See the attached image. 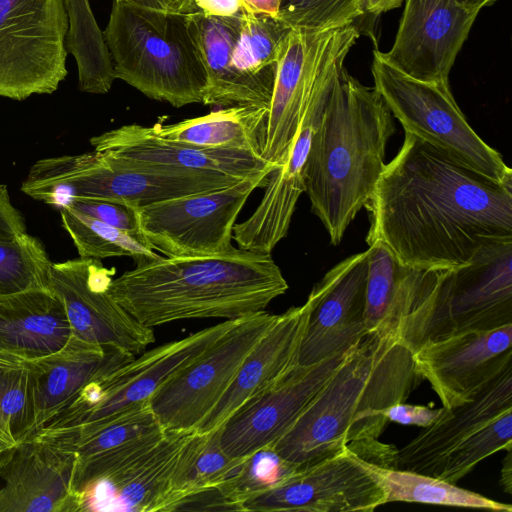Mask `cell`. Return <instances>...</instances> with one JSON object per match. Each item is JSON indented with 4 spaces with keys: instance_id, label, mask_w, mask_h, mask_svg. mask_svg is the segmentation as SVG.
<instances>
[{
    "instance_id": "cell-1",
    "label": "cell",
    "mask_w": 512,
    "mask_h": 512,
    "mask_svg": "<svg viewBox=\"0 0 512 512\" xmlns=\"http://www.w3.org/2000/svg\"><path fill=\"white\" fill-rule=\"evenodd\" d=\"M369 244L428 271L469 264L483 247L512 241V181L497 182L405 132L365 205Z\"/></svg>"
},
{
    "instance_id": "cell-2",
    "label": "cell",
    "mask_w": 512,
    "mask_h": 512,
    "mask_svg": "<svg viewBox=\"0 0 512 512\" xmlns=\"http://www.w3.org/2000/svg\"><path fill=\"white\" fill-rule=\"evenodd\" d=\"M288 289L271 253L235 248L222 255L162 257L112 279L109 292L147 327L225 320L265 311Z\"/></svg>"
},
{
    "instance_id": "cell-3",
    "label": "cell",
    "mask_w": 512,
    "mask_h": 512,
    "mask_svg": "<svg viewBox=\"0 0 512 512\" xmlns=\"http://www.w3.org/2000/svg\"><path fill=\"white\" fill-rule=\"evenodd\" d=\"M421 378L413 353L396 336L369 333L272 447L304 466L353 441L377 439L389 423L387 409L404 402Z\"/></svg>"
},
{
    "instance_id": "cell-4",
    "label": "cell",
    "mask_w": 512,
    "mask_h": 512,
    "mask_svg": "<svg viewBox=\"0 0 512 512\" xmlns=\"http://www.w3.org/2000/svg\"><path fill=\"white\" fill-rule=\"evenodd\" d=\"M395 126L382 97L342 70L328 96L309 152L305 192L338 245L369 201L384 169Z\"/></svg>"
},
{
    "instance_id": "cell-5",
    "label": "cell",
    "mask_w": 512,
    "mask_h": 512,
    "mask_svg": "<svg viewBox=\"0 0 512 512\" xmlns=\"http://www.w3.org/2000/svg\"><path fill=\"white\" fill-rule=\"evenodd\" d=\"M102 35L115 79L177 108L202 103L206 74L186 13L112 0Z\"/></svg>"
},
{
    "instance_id": "cell-6",
    "label": "cell",
    "mask_w": 512,
    "mask_h": 512,
    "mask_svg": "<svg viewBox=\"0 0 512 512\" xmlns=\"http://www.w3.org/2000/svg\"><path fill=\"white\" fill-rule=\"evenodd\" d=\"M241 179L214 171L146 164L94 150L38 160L21 190L60 207L73 198H86L138 208L224 188Z\"/></svg>"
},
{
    "instance_id": "cell-7",
    "label": "cell",
    "mask_w": 512,
    "mask_h": 512,
    "mask_svg": "<svg viewBox=\"0 0 512 512\" xmlns=\"http://www.w3.org/2000/svg\"><path fill=\"white\" fill-rule=\"evenodd\" d=\"M512 324V241L487 245L472 261L438 271L396 337L412 352L458 334Z\"/></svg>"
},
{
    "instance_id": "cell-8",
    "label": "cell",
    "mask_w": 512,
    "mask_h": 512,
    "mask_svg": "<svg viewBox=\"0 0 512 512\" xmlns=\"http://www.w3.org/2000/svg\"><path fill=\"white\" fill-rule=\"evenodd\" d=\"M353 24L327 30L291 28L278 59L261 158L278 168L312 102L328 93L359 38Z\"/></svg>"
},
{
    "instance_id": "cell-9",
    "label": "cell",
    "mask_w": 512,
    "mask_h": 512,
    "mask_svg": "<svg viewBox=\"0 0 512 512\" xmlns=\"http://www.w3.org/2000/svg\"><path fill=\"white\" fill-rule=\"evenodd\" d=\"M374 89L404 131L497 182L512 181L501 155L472 129L457 105L448 81L413 78L373 51Z\"/></svg>"
},
{
    "instance_id": "cell-10",
    "label": "cell",
    "mask_w": 512,
    "mask_h": 512,
    "mask_svg": "<svg viewBox=\"0 0 512 512\" xmlns=\"http://www.w3.org/2000/svg\"><path fill=\"white\" fill-rule=\"evenodd\" d=\"M236 320H224L185 338L144 351L114 371L91 380L31 437L64 438L133 406L148 403L174 373L232 327Z\"/></svg>"
},
{
    "instance_id": "cell-11",
    "label": "cell",
    "mask_w": 512,
    "mask_h": 512,
    "mask_svg": "<svg viewBox=\"0 0 512 512\" xmlns=\"http://www.w3.org/2000/svg\"><path fill=\"white\" fill-rule=\"evenodd\" d=\"M65 0H0V97L52 94L66 78Z\"/></svg>"
},
{
    "instance_id": "cell-12",
    "label": "cell",
    "mask_w": 512,
    "mask_h": 512,
    "mask_svg": "<svg viewBox=\"0 0 512 512\" xmlns=\"http://www.w3.org/2000/svg\"><path fill=\"white\" fill-rule=\"evenodd\" d=\"M263 170L233 185L172 198L136 208L139 229L147 244L166 257L226 254L236 219L250 194L267 183Z\"/></svg>"
},
{
    "instance_id": "cell-13",
    "label": "cell",
    "mask_w": 512,
    "mask_h": 512,
    "mask_svg": "<svg viewBox=\"0 0 512 512\" xmlns=\"http://www.w3.org/2000/svg\"><path fill=\"white\" fill-rule=\"evenodd\" d=\"M265 311L238 318L149 399L159 424L170 431H196L233 381L242 362L276 320Z\"/></svg>"
},
{
    "instance_id": "cell-14",
    "label": "cell",
    "mask_w": 512,
    "mask_h": 512,
    "mask_svg": "<svg viewBox=\"0 0 512 512\" xmlns=\"http://www.w3.org/2000/svg\"><path fill=\"white\" fill-rule=\"evenodd\" d=\"M114 274V268L95 258L52 263L49 288L64 304L71 335L136 356L155 341V334L110 294Z\"/></svg>"
},
{
    "instance_id": "cell-15",
    "label": "cell",
    "mask_w": 512,
    "mask_h": 512,
    "mask_svg": "<svg viewBox=\"0 0 512 512\" xmlns=\"http://www.w3.org/2000/svg\"><path fill=\"white\" fill-rule=\"evenodd\" d=\"M386 504L385 493L348 447L313 464L298 466L275 487L253 496L244 511L372 512Z\"/></svg>"
},
{
    "instance_id": "cell-16",
    "label": "cell",
    "mask_w": 512,
    "mask_h": 512,
    "mask_svg": "<svg viewBox=\"0 0 512 512\" xmlns=\"http://www.w3.org/2000/svg\"><path fill=\"white\" fill-rule=\"evenodd\" d=\"M350 350L313 365H296L280 380L243 403L220 426L222 449L230 457L244 458L261 448L273 446Z\"/></svg>"
},
{
    "instance_id": "cell-17",
    "label": "cell",
    "mask_w": 512,
    "mask_h": 512,
    "mask_svg": "<svg viewBox=\"0 0 512 512\" xmlns=\"http://www.w3.org/2000/svg\"><path fill=\"white\" fill-rule=\"evenodd\" d=\"M367 250L335 265L310 294V312L298 352L309 366L356 346L367 334L364 322Z\"/></svg>"
},
{
    "instance_id": "cell-18",
    "label": "cell",
    "mask_w": 512,
    "mask_h": 512,
    "mask_svg": "<svg viewBox=\"0 0 512 512\" xmlns=\"http://www.w3.org/2000/svg\"><path fill=\"white\" fill-rule=\"evenodd\" d=\"M394 43L381 56L405 74L448 81L455 59L478 12L455 0H404Z\"/></svg>"
},
{
    "instance_id": "cell-19",
    "label": "cell",
    "mask_w": 512,
    "mask_h": 512,
    "mask_svg": "<svg viewBox=\"0 0 512 512\" xmlns=\"http://www.w3.org/2000/svg\"><path fill=\"white\" fill-rule=\"evenodd\" d=\"M76 455L31 437L0 452V512H80Z\"/></svg>"
},
{
    "instance_id": "cell-20",
    "label": "cell",
    "mask_w": 512,
    "mask_h": 512,
    "mask_svg": "<svg viewBox=\"0 0 512 512\" xmlns=\"http://www.w3.org/2000/svg\"><path fill=\"white\" fill-rule=\"evenodd\" d=\"M413 359L443 407L457 406L512 362V324L426 343L413 353Z\"/></svg>"
},
{
    "instance_id": "cell-21",
    "label": "cell",
    "mask_w": 512,
    "mask_h": 512,
    "mask_svg": "<svg viewBox=\"0 0 512 512\" xmlns=\"http://www.w3.org/2000/svg\"><path fill=\"white\" fill-rule=\"evenodd\" d=\"M331 90L310 105L282 164L269 174L257 208L244 222L234 225L232 239L238 248L271 253L286 237L297 201L305 191L312 139Z\"/></svg>"
},
{
    "instance_id": "cell-22",
    "label": "cell",
    "mask_w": 512,
    "mask_h": 512,
    "mask_svg": "<svg viewBox=\"0 0 512 512\" xmlns=\"http://www.w3.org/2000/svg\"><path fill=\"white\" fill-rule=\"evenodd\" d=\"M194 431H170L149 453L85 487L80 512H168L182 451Z\"/></svg>"
},
{
    "instance_id": "cell-23",
    "label": "cell",
    "mask_w": 512,
    "mask_h": 512,
    "mask_svg": "<svg viewBox=\"0 0 512 512\" xmlns=\"http://www.w3.org/2000/svg\"><path fill=\"white\" fill-rule=\"evenodd\" d=\"M512 409V362L490 377L469 400L444 408L438 419L401 449L395 469L432 476L443 458L467 436Z\"/></svg>"
},
{
    "instance_id": "cell-24",
    "label": "cell",
    "mask_w": 512,
    "mask_h": 512,
    "mask_svg": "<svg viewBox=\"0 0 512 512\" xmlns=\"http://www.w3.org/2000/svg\"><path fill=\"white\" fill-rule=\"evenodd\" d=\"M310 312V301L282 314L239 367L233 381L196 432L219 428L243 403L280 380L298 365V352Z\"/></svg>"
},
{
    "instance_id": "cell-25",
    "label": "cell",
    "mask_w": 512,
    "mask_h": 512,
    "mask_svg": "<svg viewBox=\"0 0 512 512\" xmlns=\"http://www.w3.org/2000/svg\"><path fill=\"white\" fill-rule=\"evenodd\" d=\"M95 151L155 165L223 173L245 178L274 170L259 154L244 149L206 148L161 137L155 129L139 124L123 125L90 139Z\"/></svg>"
},
{
    "instance_id": "cell-26",
    "label": "cell",
    "mask_w": 512,
    "mask_h": 512,
    "mask_svg": "<svg viewBox=\"0 0 512 512\" xmlns=\"http://www.w3.org/2000/svg\"><path fill=\"white\" fill-rule=\"evenodd\" d=\"M134 357L117 347L89 343L71 335L60 350L27 361L34 402V425L29 437L60 412L88 382L114 371Z\"/></svg>"
},
{
    "instance_id": "cell-27",
    "label": "cell",
    "mask_w": 512,
    "mask_h": 512,
    "mask_svg": "<svg viewBox=\"0 0 512 512\" xmlns=\"http://www.w3.org/2000/svg\"><path fill=\"white\" fill-rule=\"evenodd\" d=\"M186 17L206 74L202 103L220 107H269L273 82L244 74L234 65L240 15L206 17L194 11L186 13Z\"/></svg>"
},
{
    "instance_id": "cell-28",
    "label": "cell",
    "mask_w": 512,
    "mask_h": 512,
    "mask_svg": "<svg viewBox=\"0 0 512 512\" xmlns=\"http://www.w3.org/2000/svg\"><path fill=\"white\" fill-rule=\"evenodd\" d=\"M70 336L64 304L50 288L0 295V359L32 361L60 350Z\"/></svg>"
},
{
    "instance_id": "cell-29",
    "label": "cell",
    "mask_w": 512,
    "mask_h": 512,
    "mask_svg": "<svg viewBox=\"0 0 512 512\" xmlns=\"http://www.w3.org/2000/svg\"><path fill=\"white\" fill-rule=\"evenodd\" d=\"M364 322L369 333L396 336L401 321L414 308L438 271L402 265L381 242L367 249Z\"/></svg>"
},
{
    "instance_id": "cell-30",
    "label": "cell",
    "mask_w": 512,
    "mask_h": 512,
    "mask_svg": "<svg viewBox=\"0 0 512 512\" xmlns=\"http://www.w3.org/2000/svg\"><path fill=\"white\" fill-rule=\"evenodd\" d=\"M268 107L230 106L173 124L156 123L163 138L206 148L253 151L261 156Z\"/></svg>"
},
{
    "instance_id": "cell-31",
    "label": "cell",
    "mask_w": 512,
    "mask_h": 512,
    "mask_svg": "<svg viewBox=\"0 0 512 512\" xmlns=\"http://www.w3.org/2000/svg\"><path fill=\"white\" fill-rule=\"evenodd\" d=\"M362 462L381 485L385 493L386 504L400 501L505 512L512 511V506L509 504L494 501L437 477L381 467L364 460Z\"/></svg>"
},
{
    "instance_id": "cell-32",
    "label": "cell",
    "mask_w": 512,
    "mask_h": 512,
    "mask_svg": "<svg viewBox=\"0 0 512 512\" xmlns=\"http://www.w3.org/2000/svg\"><path fill=\"white\" fill-rule=\"evenodd\" d=\"M60 215L63 228L82 258L128 256L142 265L160 257L141 235L120 230L67 205L61 207Z\"/></svg>"
},
{
    "instance_id": "cell-33",
    "label": "cell",
    "mask_w": 512,
    "mask_h": 512,
    "mask_svg": "<svg viewBox=\"0 0 512 512\" xmlns=\"http://www.w3.org/2000/svg\"><path fill=\"white\" fill-rule=\"evenodd\" d=\"M290 30L278 17L252 12L244 6L233 50L235 67L244 74L274 83L276 65Z\"/></svg>"
},
{
    "instance_id": "cell-34",
    "label": "cell",
    "mask_w": 512,
    "mask_h": 512,
    "mask_svg": "<svg viewBox=\"0 0 512 512\" xmlns=\"http://www.w3.org/2000/svg\"><path fill=\"white\" fill-rule=\"evenodd\" d=\"M160 427L161 425L148 402L133 406L100 424L73 435L48 441L72 450L76 455L77 463Z\"/></svg>"
},
{
    "instance_id": "cell-35",
    "label": "cell",
    "mask_w": 512,
    "mask_h": 512,
    "mask_svg": "<svg viewBox=\"0 0 512 512\" xmlns=\"http://www.w3.org/2000/svg\"><path fill=\"white\" fill-rule=\"evenodd\" d=\"M51 266L42 242L27 232L0 240V295L49 288Z\"/></svg>"
},
{
    "instance_id": "cell-36",
    "label": "cell",
    "mask_w": 512,
    "mask_h": 512,
    "mask_svg": "<svg viewBox=\"0 0 512 512\" xmlns=\"http://www.w3.org/2000/svg\"><path fill=\"white\" fill-rule=\"evenodd\" d=\"M511 448L512 409L501 413L457 444L432 476L456 484L485 458Z\"/></svg>"
},
{
    "instance_id": "cell-37",
    "label": "cell",
    "mask_w": 512,
    "mask_h": 512,
    "mask_svg": "<svg viewBox=\"0 0 512 512\" xmlns=\"http://www.w3.org/2000/svg\"><path fill=\"white\" fill-rule=\"evenodd\" d=\"M297 467L267 446L242 458L220 488L235 511H244L246 500L275 487Z\"/></svg>"
},
{
    "instance_id": "cell-38",
    "label": "cell",
    "mask_w": 512,
    "mask_h": 512,
    "mask_svg": "<svg viewBox=\"0 0 512 512\" xmlns=\"http://www.w3.org/2000/svg\"><path fill=\"white\" fill-rule=\"evenodd\" d=\"M0 424L16 443L32 431L33 385L27 361L0 359Z\"/></svg>"
},
{
    "instance_id": "cell-39",
    "label": "cell",
    "mask_w": 512,
    "mask_h": 512,
    "mask_svg": "<svg viewBox=\"0 0 512 512\" xmlns=\"http://www.w3.org/2000/svg\"><path fill=\"white\" fill-rule=\"evenodd\" d=\"M363 0H281L278 18L290 28L327 30L353 24Z\"/></svg>"
},
{
    "instance_id": "cell-40",
    "label": "cell",
    "mask_w": 512,
    "mask_h": 512,
    "mask_svg": "<svg viewBox=\"0 0 512 512\" xmlns=\"http://www.w3.org/2000/svg\"><path fill=\"white\" fill-rule=\"evenodd\" d=\"M66 205L120 230L143 236L139 229L136 208L132 206L86 198H73Z\"/></svg>"
},
{
    "instance_id": "cell-41",
    "label": "cell",
    "mask_w": 512,
    "mask_h": 512,
    "mask_svg": "<svg viewBox=\"0 0 512 512\" xmlns=\"http://www.w3.org/2000/svg\"><path fill=\"white\" fill-rule=\"evenodd\" d=\"M442 411L443 407L435 409L423 405L400 402L387 409L386 417L389 422L426 428L438 419Z\"/></svg>"
},
{
    "instance_id": "cell-42",
    "label": "cell",
    "mask_w": 512,
    "mask_h": 512,
    "mask_svg": "<svg viewBox=\"0 0 512 512\" xmlns=\"http://www.w3.org/2000/svg\"><path fill=\"white\" fill-rule=\"evenodd\" d=\"M26 232L21 213L13 206L7 187L0 184V240L9 239Z\"/></svg>"
},
{
    "instance_id": "cell-43",
    "label": "cell",
    "mask_w": 512,
    "mask_h": 512,
    "mask_svg": "<svg viewBox=\"0 0 512 512\" xmlns=\"http://www.w3.org/2000/svg\"><path fill=\"white\" fill-rule=\"evenodd\" d=\"M191 5L192 12L218 18L239 16L244 7L242 0H191Z\"/></svg>"
},
{
    "instance_id": "cell-44",
    "label": "cell",
    "mask_w": 512,
    "mask_h": 512,
    "mask_svg": "<svg viewBox=\"0 0 512 512\" xmlns=\"http://www.w3.org/2000/svg\"><path fill=\"white\" fill-rule=\"evenodd\" d=\"M244 6L256 13H263L277 17L281 0H242Z\"/></svg>"
},
{
    "instance_id": "cell-45",
    "label": "cell",
    "mask_w": 512,
    "mask_h": 512,
    "mask_svg": "<svg viewBox=\"0 0 512 512\" xmlns=\"http://www.w3.org/2000/svg\"><path fill=\"white\" fill-rule=\"evenodd\" d=\"M404 0H363L364 12L379 15L399 7Z\"/></svg>"
},
{
    "instance_id": "cell-46",
    "label": "cell",
    "mask_w": 512,
    "mask_h": 512,
    "mask_svg": "<svg viewBox=\"0 0 512 512\" xmlns=\"http://www.w3.org/2000/svg\"><path fill=\"white\" fill-rule=\"evenodd\" d=\"M507 456L503 461V468L501 471V484L504 490L508 493H512V457H511V449L506 450Z\"/></svg>"
},
{
    "instance_id": "cell-47",
    "label": "cell",
    "mask_w": 512,
    "mask_h": 512,
    "mask_svg": "<svg viewBox=\"0 0 512 512\" xmlns=\"http://www.w3.org/2000/svg\"><path fill=\"white\" fill-rule=\"evenodd\" d=\"M460 6L470 11L480 12L485 7L492 5L498 0H455Z\"/></svg>"
},
{
    "instance_id": "cell-48",
    "label": "cell",
    "mask_w": 512,
    "mask_h": 512,
    "mask_svg": "<svg viewBox=\"0 0 512 512\" xmlns=\"http://www.w3.org/2000/svg\"><path fill=\"white\" fill-rule=\"evenodd\" d=\"M172 10L179 13L192 12L191 0H172Z\"/></svg>"
},
{
    "instance_id": "cell-49",
    "label": "cell",
    "mask_w": 512,
    "mask_h": 512,
    "mask_svg": "<svg viewBox=\"0 0 512 512\" xmlns=\"http://www.w3.org/2000/svg\"><path fill=\"white\" fill-rule=\"evenodd\" d=\"M16 442L6 433L0 424V452L14 446Z\"/></svg>"
},
{
    "instance_id": "cell-50",
    "label": "cell",
    "mask_w": 512,
    "mask_h": 512,
    "mask_svg": "<svg viewBox=\"0 0 512 512\" xmlns=\"http://www.w3.org/2000/svg\"><path fill=\"white\" fill-rule=\"evenodd\" d=\"M158 9L172 10V0H152Z\"/></svg>"
}]
</instances>
